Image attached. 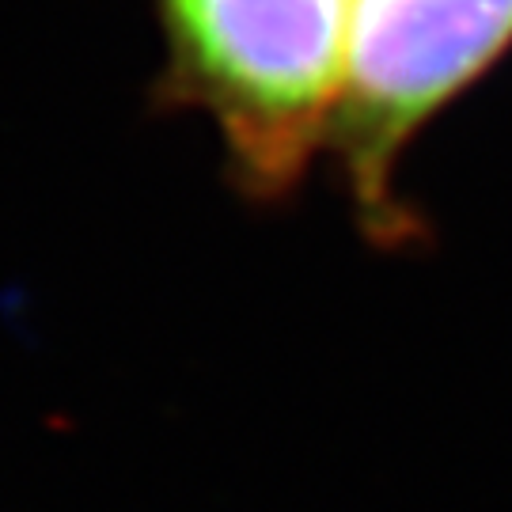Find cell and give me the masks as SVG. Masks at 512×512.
<instances>
[{
  "label": "cell",
  "instance_id": "cell-2",
  "mask_svg": "<svg viewBox=\"0 0 512 512\" xmlns=\"http://www.w3.org/2000/svg\"><path fill=\"white\" fill-rule=\"evenodd\" d=\"M512 46V0H349L327 145L372 232L399 236L403 148Z\"/></svg>",
  "mask_w": 512,
  "mask_h": 512
},
{
  "label": "cell",
  "instance_id": "cell-1",
  "mask_svg": "<svg viewBox=\"0 0 512 512\" xmlns=\"http://www.w3.org/2000/svg\"><path fill=\"white\" fill-rule=\"evenodd\" d=\"M171 88L217 122L258 194L293 186L327 145L349 0H152Z\"/></svg>",
  "mask_w": 512,
  "mask_h": 512
}]
</instances>
